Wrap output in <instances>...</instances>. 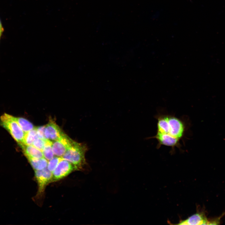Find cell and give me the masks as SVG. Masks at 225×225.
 <instances>
[{
	"instance_id": "cell-1",
	"label": "cell",
	"mask_w": 225,
	"mask_h": 225,
	"mask_svg": "<svg viewBox=\"0 0 225 225\" xmlns=\"http://www.w3.org/2000/svg\"><path fill=\"white\" fill-rule=\"evenodd\" d=\"M157 130L155 135L149 138L158 141L157 148L164 145L172 148V152L176 148H180V141L184 137L187 127L182 119L174 115L159 113L155 117Z\"/></svg>"
},
{
	"instance_id": "cell-2",
	"label": "cell",
	"mask_w": 225,
	"mask_h": 225,
	"mask_svg": "<svg viewBox=\"0 0 225 225\" xmlns=\"http://www.w3.org/2000/svg\"><path fill=\"white\" fill-rule=\"evenodd\" d=\"M87 150L85 144L72 140L62 158L72 163L77 170H80L86 164L85 154Z\"/></svg>"
},
{
	"instance_id": "cell-3",
	"label": "cell",
	"mask_w": 225,
	"mask_h": 225,
	"mask_svg": "<svg viewBox=\"0 0 225 225\" xmlns=\"http://www.w3.org/2000/svg\"><path fill=\"white\" fill-rule=\"evenodd\" d=\"M0 125L8 131L19 145L22 143L25 133L16 120L15 117L4 113L0 117Z\"/></svg>"
},
{
	"instance_id": "cell-4",
	"label": "cell",
	"mask_w": 225,
	"mask_h": 225,
	"mask_svg": "<svg viewBox=\"0 0 225 225\" xmlns=\"http://www.w3.org/2000/svg\"><path fill=\"white\" fill-rule=\"evenodd\" d=\"M75 170H77L72 163L62 158L56 168L52 172L51 182L59 181Z\"/></svg>"
},
{
	"instance_id": "cell-5",
	"label": "cell",
	"mask_w": 225,
	"mask_h": 225,
	"mask_svg": "<svg viewBox=\"0 0 225 225\" xmlns=\"http://www.w3.org/2000/svg\"><path fill=\"white\" fill-rule=\"evenodd\" d=\"M35 176L38 186L36 197L38 198L42 196L46 186L51 182L52 173L47 168L42 170L35 171Z\"/></svg>"
},
{
	"instance_id": "cell-6",
	"label": "cell",
	"mask_w": 225,
	"mask_h": 225,
	"mask_svg": "<svg viewBox=\"0 0 225 225\" xmlns=\"http://www.w3.org/2000/svg\"><path fill=\"white\" fill-rule=\"evenodd\" d=\"M72 140L65 134L59 140L52 142V147L54 155L62 157Z\"/></svg>"
},
{
	"instance_id": "cell-7",
	"label": "cell",
	"mask_w": 225,
	"mask_h": 225,
	"mask_svg": "<svg viewBox=\"0 0 225 225\" xmlns=\"http://www.w3.org/2000/svg\"><path fill=\"white\" fill-rule=\"evenodd\" d=\"M65 133L52 120H50L45 125V135L46 138L52 142L61 138Z\"/></svg>"
},
{
	"instance_id": "cell-8",
	"label": "cell",
	"mask_w": 225,
	"mask_h": 225,
	"mask_svg": "<svg viewBox=\"0 0 225 225\" xmlns=\"http://www.w3.org/2000/svg\"><path fill=\"white\" fill-rule=\"evenodd\" d=\"M179 225H203L210 224L205 213L203 212H197L188 218L180 221Z\"/></svg>"
},
{
	"instance_id": "cell-9",
	"label": "cell",
	"mask_w": 225,
	"mask_h": 225,
	"mask_svg": "<svg viewBox=\"0 0 225 225\" xmlns=\"http://www.w3.org/2000/svg\"><path fill=\"white\" fill-rule=\"evenodd\" d=\"M26 158H44L42 152L33 145H20Z\"/></svg>"
},
{
	"instance_id": "cell-10",
	"label": "cell",
	"mask_w": 225,
	"mask_h": 225,
	"mask_svg": "<svg viewBox=\"0 0 225 225\" xmlns=\"http://www.w3.org/2000/svg\"><path fill=\"white\" fill-rule=\"evenodd\" d=\"M27 158L34 171L40 170L47 168L48 161L44 158Z\"/></svg>"
},
{
	"instance_id": "cell-11",
	"label": "cell",
	"mask_w": 225,
	"mask_h": 225,
	"mask_svg": "<svg viewBox=\"0 0 225 225\" xmlns=\"http://www.w3.org/2000/svg\"><path fill=\"white\" fill-rule=\"evenodd\" d=\"M38 138L36 128H35L32 130L25 133L23 142L21 144L32 145L34 141Z\"/></svg>"
},
{
	"instance_id": "cell-12",
	"label": "cell",
	"mask_w": 225,
	"mask_h": 225,
	"mask_svg": "<svg viewBox=\"0 0 225 225\" xmlns=\"http://www.w3.org/2000/svg\"><path fill=\"white\" fill-rule=\"evenodd\" d=\"M15 118L25 133L35 128L33 125L25 118L16 117H15Z\"/></svg>"
},
{
	"instance_id": "cell-13",
	"label": "cell",
	"mask_w": 225,
	"mask_h": 225,
	"mask_svg": "<svg viewBox=\"0 0 225 225\" xmlns=\"http://www.w3.org/2000/svg\"><path fill=\"white\" fill-rule=\"evenodd\" d=\"M52 141L46 140L42 151L44 158L48 161L52 158L54 155L52 150Z\"/></svg>"
},
{
	"instance_id": "cell-14",
	"label": "cell",
	"mask_w": 225,
	"mask_h": 225,
	"mask_svg": "<svg viewBox=\"0 0 225 225\" xmlns=\"http://www.w3.org/2000/svg\"><path fill=\"white\" fill-rule=\"evenodd\" d=\"M62 159V157L55 156L48 161L47 166V169L52 172L55 170L58 163Z\"/></svg>"
},
{
	"instance_id": "cell-15",
	"label": "cell",
	"mask_w": 225,
	"mask_h": 225,
	"mask_svg": "<svg viewBox=\"0 0 225 225\" xmlns=\"http://www.w3.org/2000/svg\"><path fill=\"white\" fill-rule=\"evenodd\" d=\"M46 140L38 138L34 141L32 145L42 151L44 146Z\"/></svg>"
},
{
	"instance_id": "cell-16",
	"label": "cell",
	"mask_w": 225,
	"mask_h": 225,
	"mask_svg": "<svg viewBox=\"0 0 225 225\" xmlns=\"http://www.w3.org/2000/svg\"><path fill=\"white\" fill-rule=\"evenodd\" d=\"M45 125L39 126L36 128L37 134L39 138L44 140L47 139L45 135Z\"/></svg>"
},
{
	"instance_id": "cell-17",
	"label": "cell",
	"mask_w": 225,
	"mask_h": 225,
	"mask_svg": "<svg viewBox=\"0 0 225 225\" xmlns=\"http://www.w3.org/2000/svg\"><path fill=\"white\" fill-rule=\"evenodd\" d=\"M3 31V29L2 27L1 21L0 20V34H2Z\"/></svg>"
},
{
	"instance_id": "cell-18",
	"label": "cell",
	"mask_w": 225,
	"mask_h": 225,
	"mask_svg": "<svg viewBox=\"0 0 225 225\" xmlns=\"http://www.w3.org/2000/svg\"><path fill=\"white\" fill-rule=\"evenodd\" d=\"M1 34H0V36H1Z\"/></svg>"
}]
</instances>
